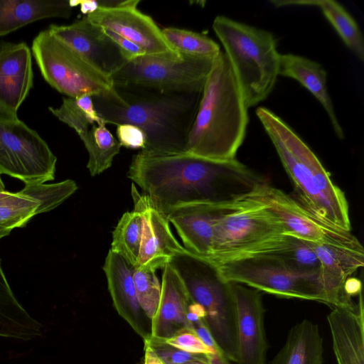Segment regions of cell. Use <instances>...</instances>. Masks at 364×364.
<instances>
[{"instance_id": "52a82bcc", "label": "cell", "mask_w": 364, "mask_h": 364, "mask_svg": "<svg viewBox=\"0 0 364 364\" xmlns=\"http://www.w3.org/2000/svg\"><path fill=\"white\" fill-rule=\"evenodd\" d=\"M215 267L228 282L242 284L279 297L316 301L331 307L354 304L352 298L341 296L328 287L320 272L294 269L273 255L249 256Z\"/></svg>"}, {"instance_id": "7a4b0ae2", "label": "cell", "mask_w": 364, "mask_h": 364, "mask_svg": "<svg viewBox=\"0 0 364 364\" xmlns=\"http://www.w3.org/2000/svg\"><path fill=\"white\" fill-rule=\"evenodd\" d=\"M122 101L93 96L98 115L107 124H131L145 134L141 152L163 156L186 152L202 91L169 92L133 85H114Z\"/></svg>"}, {"instance_id": "9a60e30c", "label": "cell", "mask_w": 364, "mask_h": 364, "mask_svg": "<svg viewBox=\"0 0 364 364\" xmlns=\"http://www.w3.org/2000/svg\"><path fill=\"white\" fill-rule=\"evenodd\" d=\"M48 29L89 64L110 77L127 62L104 28L86 16L67 26L52 24Z\"/></svg>"}, {"instance_id": "2e32d148", "label": "cell", "mask_w": 364, "mask_h": 364, "mask_svg": "<svg viewBox=\"0 0 364 364\" xmlns=\"http://www.w3.org/2000/svg\"><path fill=\"white\" fill-rule=\"evenodd\" d=\"M103 270L117 311L144 342L149 341L152 337V321L139 303L134 281V268L121 255L109 250Z\"/></svg>"}, {"instance_id": "f35d334b", "label": "cell", "mask_w": 364, "mask_h": 364, "mask_svg": "<svg viewBox=\"0 0 364 364\" xmlns=\"http://www.w3.org/2000/svg\"><path fill=\"white\" fill-rule=\"evenodd\" d=\"M106 34L118 46L122 55L127 61H131L139 57L146 55L144 51L133 42L120 36L117 33L104 28Z\"/></svg>"}, {"instance_id": "d6986e66", "label": "cell", "mask_w": 364, "mask_h": 364, "mask_svg": "<svg viewBox=\"0 0 364 364\" xmlns=\"http://www.w3.org/2000/svg\"><path fill=\"white\" fill-rule=\"evenodd\" d=\"M162 269L161 296L152 319L151 338L166 341L182 331L193 330L188 319L191 299L171 264L167 263Z\"/></svg>"}, {"instance_id": "7c38bea8", "label": "cell", "mask_w": 364, "mask_h": 364, "mask_svg": "<svg viewBox=\"0 0 364 364\" xmlns=\"http://www.w3.org/2000/svg\"><path fill=\"white\" fill-rule=\"evenodd\" d=\"M263 200L281 222L284 235L309 242H323L363 250L358 240L350 232L341 230L321 222L297 200L265 182L260 187Z\"/></svg>"}, {"instance_id": "ba28073f", "label": "cell", "mask_w": 364, "mask_h": 364, "mask_svg": "<svg viewBox=\"0 0 364 364\" xmlns=\"http://www.w3.org/2000/svg\"><path fill=\"white\" fill-rule=\"evenodd\" d=\"M182 279L191 299L205 311L203 321L223 354L237 360L235 306L230 282L212 263L186 248L169 262Z\"/></svg>"}, {"instance_id": "8d00e7d4", "label": "cell", "mask_w": 364, "mask_h": 364, "mask_svg": "<svg viewBox=\"0 0 364 364\" xmlns=\"http://www.w3.org/2000/svg\"><path fill=\"white\" fill-rule=\"evenodd\" d=\"M164 341L188 353L213 354L196 333L191 329L182 331Z\"/></svg>"}, {"instance_id": "4dcf8cb0", "label": "cell", "mask_w": 364, "mask_h": 364, "mask_svg": "<svg viewBox=\"0 0 364 364\" xmlns=\"http://www.w3.org/2000/svg\"><path fill=\"white\" fill-rule=\"evenodd\" d=\"M268 255L300 272H320L319 260L307 242L292 236L285 235L277 248Z\"/></svg>"}, {"instance_id": "6da1fadb", "label": "cell", "mask_w": 364, "mask_h": 364, "mask_svg": "<svg viewBox=\"0 0 364 364\" xmlns=\"http://www.w3.org/2000/svg\"><path fill=\"white\" fill-rule=\"evenodd\" d=\"M127 176L166 216L181 206L230 203L267 182L236 159L215 161L186 152L150 156L139 151Z\"/></svg>"}, {"instance_id": "ab89813d", "label": "cell", "mask_w": 364, "mask_h": 364, "mask_svg": "<svg viewBox=\"0 0 364 364\" xmlns=\"http://www.w3.org/2000/svg\"><path fill=\"white\" fill-rule=\"evenodd\" d=\"M343 291L349 297L359 295L362 292V283L355 277H349L343 284Z\"/></svg>"}, {"instance_id": "603a6c76", "label": "cell", "mask_w": 364, "mask_h": 364, "mask_svg": "<svg viewBox=\"0 0 364 364\" xmlns=\"http://www.w3.org/2000/svg\"><path fill=\"white\" fill-rule=\"evenodd\" d=\"M72 11L68 0H0V36L41 19L68 18Z\"/></svg>"}, {"instance_id": "f546056e", "label": "cell", "mask_w": 364, "mask_h": 364, "mask_svg": "<svg viewBox=\"0 0 364 364\" xmlns=\"http://www.w3.org/2000/svg\"><path fill=\"white\" fill-rule=\"evenodd\" d=\"M161 31L168 46L180 55L215 58L221 51L219 45L205 35L175 27Z\"/></svg>"}, {"instance_id": "5bb4252c", "label": "cell", "mask_w": 364, "mask_h": 364, "mask_svg": "<svg viewBox=\"0 0 364 364\" xmlns=\"http://www.w3.org/2000/svg\"><path fill=\"white\" fill-rule=\"evenodd\" d=\"M86 17L92 23L133 42L146 55L182 57L168 46L159 27L149 16L141 12L137 5L100 9Z\"/></svg>"}, {"instance_id": "44dd1931", "label": "cell", "mask_w": 364, "mask_h": 364, "mask_svg": "<svg viewBox=\"0 0 364 364\" xmlns=\"http://www.w3.org/2000/svg\"><path fill=\"white\" fill-rule=\"evenodd\" d=\"M33 85L31 50L18 43L0 57V102L17 112Z\"/></svg>"}, {"instance_id": "cb8c5ba5", "label": "cell", "mask_w": 364, "mask_h": 364, "mask_svg": "<svg viewBox=\"0 0 364 364\" xmlns=\"http://www.w3.org/2000/svg\"><path fill=\"white\" fill-rule=\"evenodd\" d=\"M307 243L319 260L320 272L327 287L340 296H348L343 291V284L363 267L364 250L323 242Z\"/></svg>"}, {"instance_id": "4316f807", "label": "cell", "mask_w": 364, "mask_h": 364, "mask_svg": "<svg viewBox=\"0 0 364 364\" xmlns=\"http://www.w3.org/2000/svg\"><path fill=\"white\" fill-rule=\"evenodd\" d=\"M131 193L134 209L124 213L116 225L112 232L110 250L121 255L134 268L141 240L143 211L141 194L134 183L132 185Z\"/></svg>"}, {"instance_id": "e0dca14e", "label": "cell", "mask_w": 364, "mask_h": 364, "mask_svg": "<svg viewBox=\"0 0 364 364\" xmlns=\"http://www.w3.org/2000/svg\"><path fill=\"white\" fill-rule=\"evenodd\" d=\"M141 200L143 230L134 269L156 271L185 247L173 236L167 217L153 205L148 196L141 194Z\"/></svg>"}, {"instance_id": "5b68a950", "label": "cell", "mask_w": 364, "mask_h": 364, "mask_svg": "<svg viewBox=\"0 0 364 364\" xmlns=\"http://www.w3.org/2000/svg\"><path fill=\"white\" fill-rule=\"evenodd\" d=\"M213 29L221 42L247 108L264 100L279 76L280 54L272 33L224 16Z\"/></svg>"}, {"instance_id": "4fadbf2b", "label": "cell", "mask_w": 364, "mask_h": 364, "mask_svg": "<svg viewBox=\"0 0 364 364\" xmlns=\"http://www.w3.org/2000/svg\"><path fill=\"white\" fill-rule=\"evenodd\" d=\"M237 340L236 364H266L268 343L264 326L261 291L230 282Z\"/></svg>"}, {"instance_id": "8992f818", "label": "cell", "mask_w": 364, "mask_h": 364, "mask_svg": "<svg viewBox=\"0 0 364 364\" xmlns=\"http://www.w3.org/2000/svg\"><path fill=\"white\" fill-rule=\"evenodd\" d=\"M262 185L231 202L217 220L208 260L213 265L265 254L283 238L281 222L261 196Z\"/></svg>"}, {"instance_id": "74e56055", "label": "cell", "mask_w": 364, "mask_h": 364, "mask_svg": "<svg viewBox=\"0 0 364 364\" xmlns=\"http://www.w3.org/2000/svg\"><path fill=\"white\" fill-rule=\"evenodd\" d=\"M116 134L120 146L129 149L145 147L146 139L144 132L137 126L131 124H121L117 126Z\"/></svg>"}, {"instance_id": "bcb514c9", "label": "cell", "mask_w": 364, "mask_h": 364, "mask_svg": "<svg viewBox=\"0 0 364 364\" xmlns=\"http://www.w3.org/2000/svg\"><path fill=\"white\" fill-rule=\"evenodd\" d=\"M5 191V186H4V182L1 180V177L0 175V191Z\"/></svg>"}, {"instance_id": "277c9868", "label": "cell", "mask_w": 364, "mask_h": 364, "mask_svg": "<svg viewBox=\"0 0 364 364\" xmlns=\"http://www.w3.org/2000/svg\"><path fill=\"white\" fill-rule=\"evenodd\" d=\"M256 114L291 178L298 202L331 227L350 232L349 205L344 192L331 180L319 159L279 116L259 107Z\"/></svg>"}, {"instance_id": "b9f144b4", "label": "cell", "mask_w": 364, "mask_h": 364, "mask_svg": "<svg viewBox=\"0 0 364 364\" xmlns=\"http://www.w3.org/2000/svg\"><path fill=\"white\" fill-rule=\"evenodd\" d=\"M27 196L21 191L17 193H11L6 190L0 191V205L18 201Z\"/></svg>"}, {"instance_id": "60d3db41", "label": "cell", "mask_w": 364, "mask_h": 364, "mask_svg": "<svg viewBox=\"0 0 364 364\" xmlns=\"http://www.w3.org/2000/svg\"><path fill=\"white\" fill-rule=\"evenodd\" d=\"M227 358L220 353L209 354L208 357L203 359H198L183 364H230Z\"/></svg>"}, {"instance_id": "d4e9b609", "label": "cell", "mask_w": 364, "mask_h": 364, "mask_svg": "<svg viewBox=\"0 0 364 364\" xmlns=\"http://www.w3.org/2000/svg\"><path fill=\"white\" fill-rule=\"evenodd\" d=\"M323 354L318 325L304 319L291 327L285 344L269 364H322Z\"/></svg>"}, {"instance_id": "d590c367", "label": "cell", "mask_w": 364, "mask_h": 364, "mask_svg": "<svg viewBox=\"0 0 364 364\" xmlns=\"http://www.w3.org/2000/svg\"><path fill=\"white\" fill-rule=\"evenodd\" d=\"M144 346H149L164 364H183L194 360L206 358L209 355L188 353L164 341L153 338L144 342Z\"/></svg>"}, {"instance_id": "3957f363", "label": "cell", "mask_w": 364, "mask_h": 364, "mask_svg": "<svg viewBox=\"0 0 364 364\" xmlns=\"http://www.w3.org/2000/svg\"><path fill=\"white\" fill-rule=\"evenodd\" d=\"M247 109L229 60L220 51L205 82L186 152L215 161L235 159L246 134Z\"/></svg>"}, {"instance_id": "1f68e13d", "label": "cell", "mask_w": 364, "mask_h": 364, "mask_svg": "<svg viewBox=\"0 0 364 364\" xmlns=\"http://www.w3.org/2000/svg\"><path fill=\"white\" fill-rule=\"evenodd\" d=\"M49 110L77 134L91 123L102 119L95 108L92 96L88 95L77 98L64 97L59 107H49Z\"/></svg>"}, {"instance_id": "30bf717a", "label": "cell", "mask_w": 364, "mask_h": 364, "mask_svg": "<svg viewBox=\"0 0 364 364\" xmlns=\"http://www.w3.org/2000/svg\"><path fill=\"white\" fill-rule=\"evenodd\" d=\"M215 58L145 55L126 62L111 79L114 85L178 92L202 91Z\"/></svg>"}, {"instance_id": "484cf974", "label": "cell", "mask_w": 364, "mask_h": 364, "mask_svg": "<svg viewBox=\"0 0 364 364\" xmlns=\"http://www.w3.org/2000/svg\"><path fill=\"white\" fill-rule=\"evenodd\" d=\"M42 325L18 302L0 259V336L29 341L41 335Z\"/></svg>"}, {"instance_id": "8fae6325", "label": "cell", "mask_w": 364, "mask_h": 364, "mask_svg": "<svg viewBox=\"0 0 364 364\" xmlns=\"http://www.w3.org/2000/svg\"><path fill=\"white\" fill-rule=\"evenodd\" d=\"M57 157L47 143L20 119L0 121V175L25 185L45 183L55 178Z\"/></svg>"}, {"instance_id": "f6af8a7d", "label": "cell", "mask_w": 364, "mask_h": 364, "mask_svg": "<svg viewBox=\"0 0 364 364\" xmlns=\"http://www.w3.org/2000/svg\"><path fill=\"white\" fill-rule=\"evenodd\" d=\"M15 43L6 42V41H0V57L3 55L4 53L10 50L14 46Z\"/></svg>"}, {"instance_id": "e575fe53", "label": "cell", "mask_w": 364, "mask_h": 364, "mask_svg": "<svg viewBox=\"0 0 364 364\" xmlns=\"http://www.w3.org/2000/svg\"><path fill=\"white\" fill-rule=\"evenodd\" d=\"M134 281L139 303L152 321L161 296V286L156 271L134 269Z\"/></svg>"}, {"instance_id": "9c48e42d", "label": "cell", "mask_w": 364, "mask_h": 364, "mask_svg": "<svg viewBox=\"0 0 364 364\" xmlns=\"http://www.w3.org/2000/svg\"><path fill=\"white\" fill-rule=\"evenodd\" d=\"M31 53L44 80L68 97L88 95L122 100L109 76L89 64L48 29L34 38Z\"/></svg>"}, {"instance_id": "f1b7e54d", "label": "cell", "mask_w": 364, "mask_h": 364, "mask_svg": "<svg viewBox=\"0 0 364 364\" xmlns=\"http://www.w3.org/2000/svg\"><path fill=\"white\" fill-rule=\"evenodd\" d=\"M77 135L88 152L87 168L90 175L95 176L108 169L121 146L103 119L92 123Z\"/></svg>"}, {"instance_id": "ffe728a7", "label": "cell", "mask_w": 364, "mask_h": 364, "mask_svg": "<svg viewBox=\"0 0 364 364\" xmlns=\"http://www.w3.org/2000/svg\"><path fill=\"white\" fill-rule=\"evenodd\" d=\"M358 302L333 306L327 316L338 364H364V306Z\"/></svg>"}, {"instance_id": "7402d4cb", "label": "cell", "mask_w": 364, "mask_h": 364, "mask_svg": "<svg viewBox=\"0 0 364 364\" xmlns=\"http://www.w3.org/2000/svg\"><path fill=\"white\" fill-rule=\"evenodd\" d=\"M279 75L292 78L307 89L325 109L336 136L341 139L344 138L328 94L327 73L319 63L292 53L280 54Z\"/></svg>"}, {"instance_id": "7bdbcfd3", "label": "cell", "mask_w": 364, "mask_h": 364, "mask_svg": "<svg viewBox=\"0 0 364 364\" xmlns=\"http://www.w3.org/2000/svg\"><path fill=\"white\" fill-rule=\"evenodd\" d=\"M19 119L17 112H15L0 102V121L1 122H14Z\"/></svg>"}, {"instance_id": "836d02e7", "label": "cell", "mask_w": 364, "mask_h": 364, "mask_svg": "<svg viewBox=\"0 0 364 364\" xmlns=\"http://www.w3.org/2000/svg\"><path fill=\"white\" fill-rule=\"evenodd\" d=\"M40 203L30 196L18 201L0 205V240L16 228L24 227L39 214Z\"/></svg>"}, {"instance_id": "ee69618b", "label": "cell", "mask_w": 364, "mask_h": 364, "mask_svg": "<svg viewBox=\"0 0 364 364\" xmlns=\"http://www.w3.org/2000/svg\"><path fill=\"white\" fill-rule=\"evenodd\" d=\"M144 364H164L155 353L147 346H144Z\"/></svg>"}, {"instance_id": "d6a6232c", "label": "cell", "mask_w": 364, "mask_h": 364, "mask_svg": "<svg viewBox=\"0 0 364 364\" xmlns=\"http://www.w3.org/2000/svg\"><path fill=\"white\" fill-rule=\"evenodd\" d=\"M77 189L76 183L68 179L55 183L28 184L21 191L40 203V214L57 208Z\"/></svg>"}, {"instance_id": "83f0119b", "label": "cell", "mask_w": 364, "mask_h": 364, "mask_svg": "<svg viewBox=\"0 0 364 364\" xmlns=\"http://www.w3.org/2000/svg\"><path fill=\"white\" fill-rule=\"evenodd\" d=\"M276 6L289 5L318 7L347 47L358 59L364 60V43L362 33L354 18L337 1L333 0L274 1Z\"/></svg>"}, {"instance_id": "ac0fdd59", "label": "cell", "mask_w": 364, "mask_h": 364, "mask_svg": "<svg viewBox=\"0 0 364 364\" xmlns=\"http://www.w3.org/2000/svg\"><path fill=\"white\" fill-rule=\"evenodd\" d=\"M230 203L181 206L170 211L166 217L174 226L183 247L192 254L208 260L215 225Z\"/></svg>"}]
</instances>
